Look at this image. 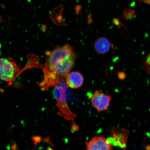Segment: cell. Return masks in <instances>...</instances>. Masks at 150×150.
<instances>
[{
  "instance_id": "9c48e42d",
  "label": "cell",
  "mask_w": 150,
  "mask_h": 150,
  "mask_svg": "<svg viewBox=\"0 0 150 150\" xmlns=\"http://www.w3.org/2000/svg\"><path fill=\"white\" fill-rule=\"evenodd\" d=\"M146 62L147 64L150 67V54L148 55L147 58H146Z\"/></svg>"
},
{
  "instance_id": "30bf717a",
  "label": "cell",
  "mask_w": 150,
  "mask_h": 150,
  "mask_svg": "<svg viewBox=\"0 0 150 150\" xmlns=\"http://www.w3.org/2000/svg\"><path fill=\"white\" fill-rule=\"evenodd\" d=\"M137 1L147 3L150 5V0H137Z\"/></svg>"
},
{
  "instance_id": "ba28073f",
  "label": "cell",
  "mask_w": 150,
  "mask_h": 150,
  "mask_svg": "<svg viewBox=\"0 0 150 150\" xmlns=\"http://www.w3.org/2000/svg\"><path fill=\"white\" fill-rule=\"evenodd\" d=\"M114 47L113 45L104 37L99 38L95 41L94 44L96 51L101 55H104L108 53L112 48Z\"/></svg>"
},
{
  "instance_id": "8992f818",
  "label": "cell",
  "mask_w": 150,
  "mask_h": 150,
  "mask_svg": "<svg viewBox=\"0 0 150 150\" xmlns=\"http://www.w3.org/2000/svg\"><path fill=\"white\" fill-rule=\"evenodd\" d=\"M87 150H112L113 146L104 137L97 136L86 143Z\"/></svg>"
},
{
  "instance_id": "6da1fadb",
  "label": "cell",
  "mask_w": 150,
  "mask_h": 150,
  "mask_svg": "<svg viewBox=\"0 0 150 150\" xmlns=\"http://www.w3.org/2000/svg\"><path fill=\"white\" fill-rule=\"evenodd\" d=\"M46 54L44 71L52 73L61 78L66 76L70 72L77 58L74 48L69 44L58 47Z\"/></svg>"
},
{
  "instance_id": "7a4b0ae2",
  "label": "cell",
  "mask_w": 150,
  "mask_h": 150,
  "mask_svg": "<svg viewBox=\"0 0 150 150\" xmlns=\"http://www.w3.org/2000/svg\"><path fill=\"white\" fill-rule=\"evenodd\" d=\"M68 88L66 80L62 78L59 83L54 87L53 95L56 106L59 108V115L65 119L74 120L76 117V114L71 111L67 103L66 93Z\"/></svg>"
},
{
  "instance_id": "3957f363",
  "label": "cell",
  "mask_w": 150,
  "mask_h": 150,
  "mask_svg": "<svg viewBox=\"0 0 150 150\" xmlns=\"http://www.w3.org/2000/svg\"><path fill=\"white\" fill-rule=\"evenodd\" d=\"M19 69L16 63L11 59H0V79L11 82L14 80Z\"/></svg>"
},
{
  "instance_id": "5b68a950",
  "label": "cell",
  "mask_w": 150,
  "mask_h": 150,
  "mask_svg": "<svg viewBox=\"0 0 150 150\" xmlns=\"http://www.w3.org/2000/svg\"><path fill=\"white\" fill-rule=\"evenodd\" d=\"M112 100L110 95L96 90L91 97L92 105L98 112L105 111L109 107Z\"/></svg>"
},
{
  "instance_id": "52a82bcc",
  "label": "cell",
  "mask_w": 150,
  "mask_h": 150,
  "mask_svg": "<svg viewBox=\"0 0 150 150\" xmlns=\"http://www.w3.org/2000/svg\"><path fill=\"white\" fill-rule=\"evenodd\" d=\"M66 78L67 86L72 89L79 88L83 85L84 83L83 75L78 71H73L69 73Z\"/></svg>"
},
{
  "instance_id": "8fae6325",
  "label": "cell",
  "mask_w": 150,
  "mask_h": 150,
  "mask_svg": "<svg viewBox=\"0 0 150 150\" xmlns=\"http://www.w3.org/2000/svg\"><path fill=\"white\" fill-rule=\"evenodd\" d=\"M3 22V21L2 18V17L1 16H0V24L2 23Z\"/></svg>"
},
{
  "instance_id": "277c9868",
  "label": "cell",
  "mask_w": 150,
  "mask_h": 150,
  "mask_svg": "<svg viewBox=\"0 0 150 150\" xmlns=\"http://www.w3.org/2000/svg\"><path fill=\"white\" fill-rule=\"evenodd\" d=\"M110 137L107 139L109 144L112 146H119L124 150L127 149V143L128 139L129 131L124 129H112Z\"/></svg>"
}]
</instances>
